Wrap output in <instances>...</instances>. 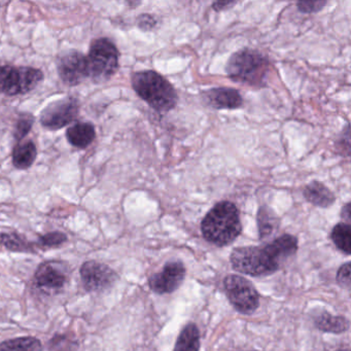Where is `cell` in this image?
<instances>
[{"label":"cell","mask_w":351,"mask_h":351,"mask_svg":"<svg viewBox=\"0 0 351 351\" xmlns=\"http://www.w3.org/2000/svg\"><path fill=\"white\" fill-rule=\"evenodd\" d=\"M235 5V1H217V3H213V9L219 13V12L225 11Z\"/></svg>","instance_id":"30"},{"label":"cell","mask_w":351,"mask_h":351,"mask_svg":"<svg viewBox=\"0 0 351 351\" xmlns=\"http://www.w3.org/2000/svg\"><path fill=\"white\" fill-rule=\"evenodd\" d=\"M337 280L341 287H346V289L350 287V264L349 263H346L339 269Z\"/></svg>","instance_id":"29"},{"label":"cell","mask_w":351,"mask_h":351,"mask_svg":"<svg viewBox=\"0 0 351 351\" xmlns=\"http://www.w3.org/2000/svg\"><path fill=\"white\" fill-rule=\"evenodd\" d=\"M79 342L71 335L56 334L51 339L48 345L49 351H77Z\"/></svg>","instance_id":"23"},{"label":"cell","mask_w":351,"mask_h":351,"mask_svg":"<svg viewBox=\"0 0 351 351\" xmlns=\"http://www.w3.org/2000/svg\"><path fill=\"white\" fill-rule=\"evenodd\" d=\"M203 100L215 110H236L241 108L243 98L233 88H213L203 93Z\"/></svg>","instance_id":"13"},{"label":"cell","mask_w":351,"mask_h":351,"mask_svg":"<svg viewBox=\"0 0 351 351\" xmlns=\"http://www.w3.org/2000/svg\"><path fill=\"white\" fill-rule=\"evenodd\" d=\"M66 138L77 149H87L96 138L95 127L91 123L77 122L66 131Z\"/></svg>","instance_id":"15"},{"label":"cell","mask_w":351,"mask_h":351,"mask_svg":"<svg viewBox=\"0 0 351 351\" xmlns=\"http://www.w3.org/2000/svg\"><path fill=\"white\" fill-rule=\"evenodd\" d=\"M84 287L89 293H102L114 287L119 279L114 269L97 261H87L80 269Z\"/></svg>","instance_id":"10"},{"label":"cell","mask_w":351,"mask_h":351,"mask_svg":"<svg viewBox=\"0 0 351 351\" xmlns=\"http://www.w3.org/2000/svg\"><path fill=\"white\" fill-rule=\"evenodd\" d=\"M44 73L29 66H0V94L7 96L23 95L34 91L43 81Z\"/></svg>","instance_id":"6"},{"label":"cell","mask_w":351,"mask_h":351,"mask_svg":"<svg viewBox=\"0 0 351 351\" xmlns=\"http://www.w3.org/2000/svg\"><path fill=\"white\" fill-rule=\"evenodd\" d=\"M38 157V149L34 141H28L18 143L12 154L14 167L19 170L29 169Z\"/></svg>","instance_id":"16"},{"label":"cell","mask_w":351,"mask_h":351,"mask_svg":"<svg viewBox=\"0 0 351 351\" xmlns=\"http://www.w3.org/2000/svg\"><path fill=\"white\" fill-rule=\"evenodd\" d=\"M0 351H44L42 342L36 337H18L0 343Z\"/></svg>","instance_id":"19"},{"label":"cell","mask_w":351,"mask_h":351,"mask_svg":"<svg viewBox=\"0 0 351 351\" xmlns=\"http://www.w3.org/2000/svg\"><path fill=\"white\" fill-rule=\"evenodd\" d=\"M159 25V20L151 14H143L137 18V26L143 32H153Z\"/></svg>","instance_id":"27"},{"label":"cell","mask_w":351,"mask_h":351,"mask_svg":"<svg viewBox=\"0 0 351 351\" xmlns=\"http://www.w3.org/2000/svg\"><path fill=\"white\" fill-rule=\"evenodd\" d=\"M338 351H342V350H338Z\"/></svg>","instance_id":"32"},{"label":"cell","mask_w":351,"mask_h":351,"mask_svg":"<svg viewBox=\"0 0 351 351\" xmlns=\"http://www.w3.org/2000/svg\"><path fill=\"white\" fill-rule=\"evenodd\" d=\"M120 52L110 38L94 40L87 55L89 79L94 83L110 81L119 69Z\"/></svg>","instance_id":"5"},{"label":"cell","mask_w":351,"mask_h":351,"mask_svg":"<svg viewBox=\"0 0 351 351\" xmlns=\"http://www.w3.org/2000/svg\"><path fill=\"white\" fill-rule=\"evenodd\" d=\"M57 71L65 85L69 87L81 85L89 79L87 56L75 50L63 53L57 59Z\"/></svg>","instance_id":"9"},{"label":"cell","mask_w":351,"mask_h":351,"mask_svg":"<svg viewBox=\"0 0 351 351\" xmlns=\"http://www.w3.org/2000/svg\"><path fill=\"white\" fill-rule=\"evenodd\" d=\"M337 147L341 149L342 155L345 157H349L350 155V131H349V125H346L345 130L342 131L340 137L337 141Z\"/></svg>","instance_id":"28"},{"label":"cell","mask_w":351,"mask_h":351,"mask_svg":"<svg viewBox=\"0 0 351 351\" xmlns=\"http://www.w3.org/2000/svg\"><path fill=\"white\" fill-rule=\"evenodd\" d=\"M0 244L3 247L14 252H29L34 250L32 242L28 241L23 236L14 232H0Z\"/></svg>","instance_id":"20"},{"label":"cell","mask_w":351,"mask_h":351,"mask_svg":"<svg viewBox=\"0 0 351 351\" xmlns=\"http://www.w3.org/2000/svg\"><path fill=\"white\" fill-rule=\"evenodd\" d=\"M270 61L258 50L242 49L234 53L226 65V73L232 81L252 87L266 86Z\"/></svg>","instance_id":"4"},{"label":"cell","mask_w":351,"mask_h":351,"mask_svg":"<svg viewBox=\"0 0 351 351\" xmlns=\"http://www.w3.org/2000/svg\"><path fill=\"white\" fill-rule=\"evenodd\" d=\"M303 195L307 202L320 208H328L336 201L334 193L318 180L309 182L304 188Z\"/></svg>","instance_id":"14"},{"label":"cell","mask_w":351,"mask_h":351,"mask_svg":"<svg viewBox=\"0 0 351 351\" xmlns=\"http://www.w3.org/2000/svg\"><path fill=\"white\" fill-rule=\"evenodd\" d=\"M135 93L156 112L166 114L176 108L178 92L167 79L155 71H141L131 77Z\"/></svg>","instance_id":"3"},{"label":"cell","mask_w":351,"mask_h":351,"mask_svg":"<svg viewBox=\"0 0 351 351\" xmlns=\"http://www.w3.org/2000/svg\"><path fill=\"white\" fill-rule=\"evenodd\" d=\"M81 104L73 96L56 100L49 104L40 117V125L47 130L57 131L77 120Z\"/></svg>","instance_id":"7"},{"label":"cell","mask_w":351,"mask_h":351,"mask_svg":"<svg viewBox=\"0 0 351 351\" xmlns=\"http://www.w3.org/2000/svg\"><path fill=\"white\" fill-rule=\"evenodd\" d=\"M326 5V1H300L297 3V9L300 13L311 15L322 11Z\"/></svg>","instance_id":"26"},{"label":"cell","mask_w":351,"mask_h":351,"mask_svg":"<svg viewBox=\"0 0 351 351\" xmlns=\"http://www.w3.org/2000/svg\"><path fill=\"white\" fill-rule=\"evenodd\" d=\"M330 238L337 248L344 252L350 254L351 250V229L350 225L347 223H339L332 228Z\"/></svg>","instance_id":"22"},{"label":"cell","mask_w":351,"mask_h":351,"mask_svg":"<svg viewBox=\"0 0 351 351\" xmlns=\"http://www.w3.org/2000/svg\"><path fill=\"white\" fill-rule=\"evenodd\" d=\"M298 250V239L283 234L265 246L235 248L231 254L233 268L252 276H264L278 270L280 265Z\"/></svg>","instance_id":"1"},{"label":"cell","mask_w":351,"mask_h":351,"mask_svg":"<svg viewBox=\"0 0 351 351\" xmlns=\"http://www.w3.org/2000/svg\"><path fill=\"white\" fill-rule=\"evenodd\" d=\"M258 227L260 238H266L278 228V219L268 206L260 207L258 213Z\"/></svg>","instance_id":"21"},{"label":"cell","mask_w":351,"mask_h":351,"mask_svg":"<svg viewBox=\"0 0 351 351\" xmlns=\"http://www.w3.org/2000/svg\"><path fill=\"white\" fill-rule=\"evenodd\" d=\"M316 326L324 332H334V334H340L348 330L349 322L346 318L342 316H332L328 312H322L316 316Z\"/></svg>","instance_id":"18"},{"label":"cell","mask_w":351,"mask_h":351,"mask_svg":"<svg viewBox=\"0 0 351 351\" xmlns=\"http://www.w3.org/2000/svg\"><path fill=\"white\" fill-rule=\"evenodd\" d=\"M342 215L343 219H346L347 223H349L350 221V203H347L344 207L342 208Z\"/></svg>","instance_id":"31"},{"label":"cell","mask_w":351,"mask_h":351,"mask_svg":"<svg viewBox=\"0 0 351 351\" xmlns=\"http://www.w3.org/2000/svg\"><path fill=\"white\" fill-rule=\"evenodd\" d=\"M200 332L195 324H189L178 336L174 351H199Z\"/></svg>","instance_id":"17"},{"label":"cell","mask_w":351,"mask_h":351,"mask_svg":"<svg viewBox=\"0 0 351 351\" xmlns=\"http://www.w3.org/2000/svg\"><path fill=\"white\" fill-rule=\"evenodd\" d=\"M186 276V268L182 262H169L161 272L152 275L149 285L157 293H173L182 285Z\"/></svg>","instance_id":"12"},{"label":"cell","mask_w":351,"mask_h":351,"mask_svg":"<svg viewBox=\"0 0 351 351\" xmlns=\"http://www.w3.org/2000/svg\"><path fill=\"white\" fill-rule=\"evenodd\" d=\"M66 263L47 261L42 263L34 273V285L43 293H59L69 282Z\"/></svg>","instance_id":"11"},{"label":"cell","mask_w":351,"mask_h":351,"mask_svg":"<svg viewBox=\"0 0 351 351\" xmlns=\"http://www.w3.org/2000/svg\"><path fill=\"white\" fill-rule=\"evenodd\" d=\"M69 240L66 234L62 232L54 231L50 233L45 234L38 238L36 245L43 250H49V248H57L59 246L63 245L65 242Z\"/></svg>","instance_id":"25"},{"label":"cell","mask_w":351,"mask_h":351,"mask_svg":"<svg viewBox=\"0 0 351 351\" xmlns=\"http://www.w3.org/2000/svg\"><path fill=\"white\" fill-rule=\"evenodd\" d=\"M228 299L237 311L252 313L260 305V295L254 285L241 276L229 275L223 280Z\"/></svg>","instance_id":"8"},{"label":"cell","mask_w":351,"mask_h":351,"mask_svg":"<svg viewBox=\"0 0 351 351\" xmlns=\"http://www.w3.org/2000/svg\"><path fill=\"white\" fill-rule=\"evenodd\" d=\"M34 121H36V119L32 114L24 112V114H20L15 127H14L13 132L14 137L18 143H21L27 136L28 133L32 131V127H34Z\"/></svg>","instance_id":"24"},{"label":"cell","mask_w":351,"mask_h":351,"mask_svg":"<svg viewBox=\"0 0 351 351\" xmlns=\"http://www.w3.org/2000/svg\"><path fill=\"white\" fill-rule=\"evenodd\" d=\"M203 237L217 246L232 243L242 231L239 209L231 201L217 203L201 223Z\"/></svg>","instance_id":"2"}]
</instances>
